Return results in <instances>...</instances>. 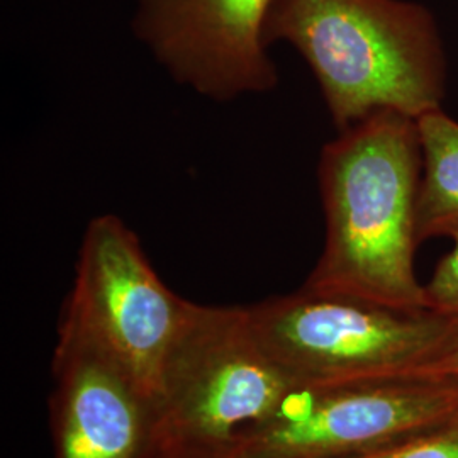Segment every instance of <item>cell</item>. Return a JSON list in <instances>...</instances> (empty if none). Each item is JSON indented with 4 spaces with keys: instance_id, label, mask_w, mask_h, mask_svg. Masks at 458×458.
Returning <instances> with one entry per match:
<instances>
[{
    "instance_id": "cell-12",
    "label": "cell",
    "mask_w": 458,
    "mask_h": 458,
    "mask_svg": "<svg viewBox=\"0 0 458 458\" xmlns=\"http://www.w3.org/2000/svg\"><path fill=\"white\" fill-rule=\"evenodd\" d=\"M147 458H251L245 455L236 445L217 448H197V446H177L153 442Z\"/></svg>"
},
{
    "instance_id": "cell-1",
    "label": "cell",
    "mask_w": 458,
    "mask_h": 458,
    "mask_svg": "<svg viewBox=\"0 0 458 458\" xmlns=\"http://www.w3.org/2000/svg\"><path fill=\"white\" fill-rule=\"evenodd\" d=\"M423 153L416 119L377 111L321 149L327 240L304 285L397 310H428L414 267Z\"/></svg>"
},
{
    "instance_id": "cell-4",
    "label": "cell",
    "mask_w": 458,
    "mask_h": 458,
    "mask_svg": "<svg viewBox=\"0 0 458 458\" xmlns=\"http://www.w3.org/2000/svg\"><path fill=\"white\" fill-rule=\"evenodd\" d=\"M297 393L251 327L246 306L191 302L165 357L153 442L217 448L272 420Z\"/></svg>"
},
{
    "instance_id": "cell-13",
    "label": "cell",
    "mask_w": 458,
    "mask_h": 458,
    "mask_svg": "<svg viewBox=\"0 0 458 458\" xmlns=\"http://www.w3.org/2000/svg\"><path fill=\"white\" fill-rule=\"evenodd\" d=\"M412 377H431V378H448L458 380V340L446 348L435 360L420 367Z\"/></svg>"
},
{
    "instance_id": "cell-5",
    "label": "cell",
    "mask_w": 458,
    "mask_h": 458,
    "mask_svg": "<svg viewBox=\"0 0 458 458\" xmlns=\"http://www.w3.org/2000/svg\"><path fill=\"white\" fill-rule=\"evenodd\" d=\"M191 308L148 260L119 216L94 217L83 233L58 331L90 344L155 404L165 357Z\"/></svg>"
},
{
    "instance_id": "cell-3",
    "label": "cell",
    "mask_w": 458,
    "mask_h": 458,
    "mask_svg": "<svg viewBox=\"0 0 458 458\" xmlns=\"http://www.w3.org/2000/svg\"><path fill=\"white\" fill-rule=\"evenodd\" d=\"M263 350L297 393L410 378L458 340L431 310H397L302 285L246 306Z\"/></svg>"
},
{
    "instance_id": "cell-9",
    "label": "cell",
    "mask_w": 458,
    "mask_h": 458,
    "mask_svg": "<svg viewBox=\"0 0 458 458\" xmlns=\"http://www.w3.org/2000/svg\"><path fill=\"white\" fill-rule=\"evenodd\" d=\"M423 170L416 202L420 245L458 236V121L440 109L416 119Z\"/></svg>"
},
{
    "instance_id": "cell-7",
    "label": "cell",
    "mask_w": 458,
    "mask_h": 458,
    "mask_svg": "<svg viewBox=\"0 0 458 458\" xmlns=\"http://www.w3.org/2000/svg\"><path fill=\"white\" fill-rule=\"evenodd\" d=\"M274 0H140L134 33L175 82L216 102L277 87L265 21Z\"/></svg>"
},
{
    "instance_id": "cell-11",
    "label": "cell",
    "mask_w": 458,
    "mask_h": 458,
    "mask_svg": "<svg viewBox=\"0 0 458 458\" xmlns=\"http://www.w3.org/2000/svg\"><path fill=\"white\" fill-rule=\"evenodd\" d=\"M428 310L440 314L458 327V236L454 248L437 265L425 284Z\"/></svg>"
},
{
    "instance_id": "cell-6",
    "label": "cell",
    "mask_w": 458,
    "mask_h": 458,
    "mask_svg": "<svg viewBox=\"0 0 458 458\" xmlns=\"http://www.w3.org/2000/svg\"><path fill=\"white\" fill-rule=\"evenodd\" d=\"M458 411V380L410 377L295 393L234 445L251 458H355L425 433Z\"/></svg>"
},
{
    "instance_id": "cell-2",
    "label": "cell",
    "mask_w": 458,
    "mask_h": 458,
    "mask_svg": "<svg viewBox=\"0 0 458 458\" xmlns=\"http://www.w3.org/2000/svg\"><path fill=\"white\" fill-rule=\"evenodd\" d=\"M265 41L311 68L338 132L377 111L418 119L442 107L446 55L437 21L408 0H274Z\"/></svg>"
},
{
    "instance_id": "cell-10",
    "label": "cell",
    "mask_w": 458,
    "mask_h": 458,
    "mask_svg": "<svg viewBox=\"0 0 458 458\" xmlns=\"http://www.w3.org/2000/svg\"><path fill=\"white\" fill-rule=\"evenodd\" d=\"M355 458H458V411L446 421L406 442Z\"/></svg>"
},
{
    "instance_id": "cell-8",
    "label": "cell",
    "mask_w": 458,
    "mask_h": 458,
    "mask_svg": "<svg viewBox=\"0 0 458 458\" xmlns=\"http://www.w3.org/2000/svg\"><path fill=\"white\" fill-rule=\"evenodd\" d=\"M51 380L55 458L148 457L153 446V404L114 361L58 331Z\"/></svg>"
}]
</instances>
